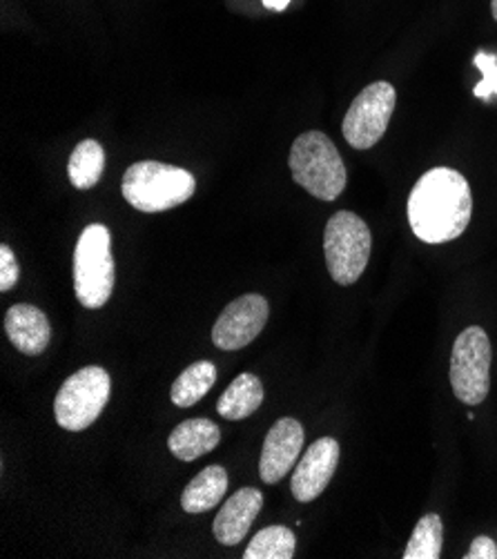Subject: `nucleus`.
Segmentation results:
<instances>
[{
	"label": "nucleus",
	"mask_w": 497,
	"mask_h": 559,
	"mask_svg": "<svg viewBox=\"0 0 497 559\" xmlns=\"http://www.w3.org/2000/svg\"><path fill=\"white\" fill-rule=\"evenodd\" d=\"M406 212L419 241L449 243L469 228L473 214L469 181L451 167H433L415 183Z\"/></svg>",
	"instance_id": "f257e3e1"
},
{
	"label": "nucleus",
	"mask_w": 497,
	"mask_h": 559,
	"mask_svg": "<svg viewBox=\"0 0 497 559\" xmlns=\"http://www.w3.org/2000/svg\"><path fill=\"white\" fill-rule=\"evenodd\" d=\"M194 190L197 181L188 170L158 160L130 165L121 183L126 201L145 214L173 210L192 199Z\"/></svg>",
	"instance_id": "f03ea898"
},
{
	"label": "nucleus",
	"mask_w": 497,
	"mask_h": 559,
	"mask_svg": "<svg viewBox=\"0 0 497 559\" xmlns=\"http://www.w3.org/2000/svg\"><path fill=\"white\" fill-rule=\"evenodd\" d=\"M291 173L308 194L321 201H335L348 181L340 150L323 132H306L295 139L291 150Z\"/></svg>",
	"instance_id": "7ed1b4c3"
},
{
	"label": "nucleus",
	"mask_w": 497,
	"mask_h": 559,
	"mask_svg": "<svg viewBox=\"0 0 497 559\" xmlns=\"http://www.w3.org/2000/svg\"><path fill=\"white\" fill-rule=\"evenodd\" d=\"M113 235L100 223L87 226L74 250V290L85 308H103L115 290Z\"/></svg>",
	"instance_id": "20e7f679"
},
{
	"label": "nucleus",
	"mask_w": 497,
	"mask_h": 559,
	"mask_svg": "<svg viewBox=\"0 0 497 559\" xmlns=\"http://www.w3.org/2000/svg\"><path fill=\"white\" fill-rule=\"evenodd\" d=\"M372 250V235L366 221L353 212L330 216L323 233V252L330 276L340 286H353L364 274Z\"/></svg>",
	"instance_id": "39448f33"
},
{
	"label": "nucleus",
	"mask_w": 497,
	"mask_h": 559,
	"mask_svg": "<svg viewBox=\"0 0 497 559\" xmlns=\"http://www.w3.org/2000/svg\"><path fill=\"white\" fill-rule=\"evenodd\" d=\"M109 393H113V381L103 368H81L68 377L54 402V415H57L59 426L72 432L90 428L107 406Z\"/></svg>",
	"instance_id": "423d86ee"
},
{
	"label": "nucleus",
	"mask_w": 497,
	"mask_h": 559,
	"mask_svg": "<svg viewBox=\"0 0 497 559\" xmlns=\"http://www.w3.org/2000/svg\"><path fill=\"white\" fill-rule=\"evenodd\" d=\"M451 385L466 406H480L490 388V342L480 325H471L453 344Z\"/></svg>",
	"instance_id": "0eeeda50"
},
{
	"label": "nucleus",
	"mask_w": 497,
	"mask_h": 559,
	"mask_svg": "<svg viewBox=\"0 0 497 559\" xmlns=\"http://www.w3.org/2000/svg\"><path fill=\"white\" fill-rule=\"evenodd\" d=\"M398 103V92L391 83L377 81L359 92L346 111L342 126L344 139L355 150H370L386 134L391 123L393 109Z\"/></svg>",
	"instance_id": "6e6552de"
},
{
	"label": "nucleus",
	"mask_w": 497,
	"mask_h": 559,
	"mask_svg": "<svg viewBox=\"0 0 497 559\" xmlns=\"http://www.w3.org/2000/svg\"><path fill=\"white\" fill-rule=\"evenodd\" d=\"M268 321V301L261 295H244L226 306L212 328L218 350H241L252 344Z\"/></svg>",
	"instance_id": "1a4fd4ad"
},
{
	"label": "nucleus",
	"mask_w": 497,
	"mask_h": 559,
	"mask_svg": "<svg viewBox=\"0 0 497 559\" xmlns=\"http://www.w3.org/2000/svg\"><path fill=\"white\" fill-rule=\"evenodd\" d=\"M304 428L297 419L284 417L268 430L259 460V475L263 484H280L297 464L304 449Z\"/></svg>",
	"instance_id": "9d476101"
},
{
	"label": "nucleus",
	"mask_w": 497,
	"mask_h": 559,
	"mask_svg": "<svg viewBox=\"0 0 497 559\" xmlns=\"http://www.w3.org/2000/svg\"><path fill=\"white\" fill-rule=\"evenodd\" d=\"M340 464V443L333 437L317 439L293 473V495L297 501L317 499L333 479Z\"/></svg>",
	"instance_id": "9b49d317"
},
{
	"label": "nucleus",
	"mask_w": 497,
	"mask_h": 559,
	"mask_svg": "<svg viewBox=\"0 0 497 559\" xmlns=\"http://www.w3.org/2000/svg\"><path fill=\"white\" fill-rule=\"evenodd\" d=\"M263 507V495L257 488L237 490L214 520V537L224 546H237L250 531Z\"/></svg>",
	"instance_id": "f8f14e48"
},
{
	"label": "nucleus",
	"mask_w": 497,
	"mask_h": 559,
	"mask_svg": "<svg viewBox=\"0 0 497 559\" xmlns=\"http://www.w3.org/2000/svg\"><path fill=\"white\" fill-rule=\"evenodd\" d=\"M8 337L16 350L36 357L43 355L51 340V325L43 310L27 304H16L5 314Z\"/></svg>",
	"instance_id": "ddd939ff"
},
{
	"label": "nucleus",
	"mask_w": 497,
	"mask_h": 559,
	"mask_svg": "<svg viewBox=\"0 0 497 559\" xmlns=\"http://www.w3.org/2000/svg\"><path fill=\"white\" fill-rule=\"evenodd\" d=\"M221 441V430L210 419H188L179 424L170 439L168 449L181 462H194L210 451H214Z\"/></svg>",
	"instance_id": "4468645a"
},
{
	"label": "nucleus",
	"mask_w": 497,
	"mask_h": 559,
	"mask_svg": "<svg viewBox=\"0 0 497 559\" xmlns=\"http://www.w3.org/2000/svg\"><path fill=\"white\" fill-rule=\"evenodd\" d=\"M228 490V473L224 466L203 468L184 490L181 507L190 515L205 513L214 509Z\"/></svg>",
	"instance_id": "2eb2a0df"
},
{
	"label": "nucleus",
	"mask_w": 497,
	"mask_h": 559,
	"mask_svg": "<svg viewBox=\"0 0 497 559\" xmlns=\"http://www.w3.org/2000/svg\"><path fill=\"white\" fill-rule=\"evenodd\" d=\"M263 404V385L259 377L244 372L226 388V393L216 402V413L230 421L250 417Z\"/></svg>",
	"instance_id": "dca6fc26"
},
{
	"label": "nucleus",
	"mask_w": 497,
	"mask_h": 559,
	"mask_svg": "<svg viewBox=\"0 0 497 559\" xmlns=\"http://www.w3.org/2000/svg\"><path fill=\"white\" fill-rule=\"evenodd\" d=\"M105 170V150L98 141L87 139L76 145V150L70 156L68 175L76 190H90L94 188Z\"/></svg>",
	"instance_id": "f3484780"
},
{
	"label": "nucleus",
	"mask_w": 497,
	"mask_h": 559,
	"mask_svg": "<svg viewBox=\"0 0 497 559\" xmlns=\"http://www.w3.org/2000/svg\"><path fill=\"white\" fill-rule=\"evenodd\" d=\"M214 381H216L214 364L212 361H197L177 377L170 397H173L175 406L190 408L210 393V388L214 385Z\"/></svg>",
	"instance_id": "a211bd4d"
},
{
	"label": "nucleus",
	"mask_w": 497,
	"mask_h": 559,
	"mask_svg": "<svg viewBox=\"0 0 497 559\" xmlns=\"http://www.w3.org/2000/svg\"><path fill=\"white\" fill-rule=\"evenodd\" d=\"M297 539L286 526H268L248 544L244 559H291L295 557Z\"/></svg>",
	"instance_id": "6ab92c4d"
},
{
	"label": "nucleus",
	"mask_w": 497,
	"mask_h": 559,
	"mask_svg": "<svg viewBox=\"0 0 497 559\" xmlns=\"http://www.w3.org/2000/svg\"><path fill=\"white\" fill-rule=\"evenodd\" d=\"M441 544H445V526L437 515H424L404 550V559H439Z\"/></svg>",
	"instance_id": "aec40b11"
},
{
	"label": "nucleus",
	"mask_w": 497,
	"mask_h": 559,
	"mask_svg": "<svg viewBox=\"0 0 497 559\" xmlns=\"http://www.w3.org/2000/svg\"><path fill=\"white\" fill-rule=\"evenodd\" d=\"M473 63H475V66L482 70V74H484L482 83L475 85L473 94H475V98L490 100L493 96H497V53L477 51Z\"/></svg>",
	"instance_id": "412c9836"
},
{
	"label": "nucleus",
	"mask_w": 497,
	"mask_h": 559,
	"mask_svg": "<svg viewBox=\"0 0 497 559\" xmlns=\"http://www.w3.org/2000/svg\"><path fill=\"white\" fill-rule=\"evenodd\" d=\"M19 261L10 246H0V290L8 293L19 284Z\"/></svg>",
	"instance_id": "4be33fe9"
},
{
	"label": "nucleus",
	"mask_w": 497,
	"mask_h": 559,
	"mask_svg": "<svg viewBox=\"0 0 497 559\" xmlns=\"http://www.w3.org/2000/svg\"><path fill=\"white\" fill-rule=\"evenodd\" d=\"M464 559H497V546L490 537L480 535L473 539L469 552L464 555Z\"/></svg>",
	"instance_id": "5701e85b"
},
{
	"label": "nucleus",
	"mask_w": 497,
	"mask_h": 559,
	"mask_svg": "<svg viewBox=\"0 0 497 559\" xmlns=\"http://www.w3.org/2000/svg\"><path fill=\"white\" fill-rule=\"evenodd\" d=\"M261 3H263V8H268L272 12H286L291 0H261Z\"/></svg>",
	"instance_id": "b1692460"
},
{
	"label": "nucleus",
	"mask_w": 497,
	"mask_h": 559,
	"mask_svg": "<svg viewBox=\"0 0 497 559\" xmlns=\"http://www.w3.org/2000/svg\"><path fill=\"white\" fill-rule=\"evenodd\" d=\"M490 12H493V19L497 23V0H490Z\"/></svg>",
	"instance_id": "393cba45"
}]
</instances>
